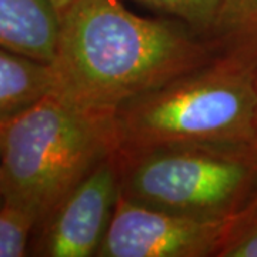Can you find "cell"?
Wrapping results in <instances>:
<instances>
[{
	"label": "cell",
	"instance_id": "obj_5",
	"mask_svg": "<svg viewBox=\"0 0 257 257\" xmlns=\"http://www.w3.org/2000/svg\"><path fill=\"white\" fill-rule=\"evenodd\" d=\"M231 220H200L119 197L97 257H219Z\"/></svg>",
	"mask_w": 257,
	"mask_h": 257
},
{
	"label": "cell",
	"instance_id": "obj_11",
	"mask_svg": "<svg viewBox=\"0 0 257 257\" xmlns=\"http://www.w3.org/2000/svg\"><path fill=\"white\" fill-rule=\"evenodd\" d=\"M36 229V219L18 204L2 202L0 207V257L29 254V243Z\"/></svg>",
	"mask_w": 257,
	"mask_h": 257
},
{
	"label": "cell",
	"instance_id": "obj_14",
	"mask_svg": "<svg viewBox=\"0 0 257 257\" xmlns=\"http://www.w3.org/2000/svg\"><path fill=\"white\" fill-rule=\"evenodd\" d=\"M256 92H257V74H256ZM256 135H257V111H256ZM256 145H257V136H256Z\"/></svg>",
	"mask_w": 257,
	"mask_h": 257
},
{
	"label": "cell",
	"instance_id": "obj_3",
	"mask_svg": "<svg viewBox=\"0 0 257 257\" xmlns=\"http://www.w3.org/2000/svg\"><path fill=\"white\" fill-rule=\"evenodd\" d=\"M256 74L214 57L114 111L116 155L192 145H256Z\"/></svg>",
	"mask_w": 257,
	"mask_h": 257
},
{
	"label": "cell",
	"instance_id": "obj_7",
	"mask_svg": "<svg viewBox=\"0 0 257 257\" xmlns=\"http://www.w3.org/2000/svg\"><path fill=\"white\" fill-rule=\"evenodd\" d=\"M60 12L52 0H0V46L53 63L60 39Z\"/></svg>",
	"mask_w": 257,
	"mask_h": 257
},
{
	"label": "cell",
	"instance_id": "obj_13",
	"mask_svg": "<svg viewBox=\"0 0 257 257\" xmlns=\"http://www.w3.org/2000/svg\"><path fill=\"white\" fill-rule=\"evenodd\" d=\"M52 2H53V5L56 6V9L62 13L67 6H70V5L73 3L74 0H52Z\"/></svg>",
	"mask_w": 257,
	"mask_h": 257
},
{
	"label": "cell",
	"instance_id": "obj_12",
	"mask_svg": "<svg viewBox=\"0 0 257 257\" xmlns=\"http://www.w3.org/2000/svg\"><path fill=\"white\" fill-rule=\"evenodd\" d=\"M219 257H257V190L231 220Z\"/></svg>",
	"mask_w": 257,
	"mask_h": 257
},
{
	"label": "cell",
	"instance_id": "obj_6",
	"mask_svg": "<svg viewBox=\"0 0 257 257\" xmlns=\"http://www.w3.org/2000/svg\"><path fill=\"white\" fill-rule=\"evenodd\" d=\"M120 197L116 153L96 166L33 233V256H96Z\"/></svg>",
	"mask_w": 257,
	"mask_h": 257
},
{
	"label": "cell",
	"instance_id": "obj_8",
	"mask_svg": "<svg viewBox=\"0 0 257 257\" xmlns=\"http://www.w3.org/2000/svg\"><path fill=\"white\" fill-rule=\"evenodd\" d=\"M55 92L52 64L0 49V123L33 109Z\"/></svg>",
	"mask_w": 257,
	"mask_h": 257
},
{
	"label": "cell",
	"instance_id": "obj_2",
	"mask_svg": "<svg viewBox=\"0 0 257 257\" xmlns=\"http://www.w3.org/2000/svg\"><path fill=\"white\" fill-rule=\"evenodd\" d=\"M116 149L114 111L87 109L52 94L0 123L2 202L28 210L37 229Z\"/></svg>",
	"mask_w": 257,
	"mask_h": 257
},
{
	"label": "cell",
	"instance_id": "obj_4",
	"mask_svg": "<svg viewBox=\"0 0 257 257\" xmlns=\"http://www.w3.org/2000/svg\"><path fill=\"white\" fill-rule=\"evenodd\" d=\"M120 196L200 220H233L257 190V145H192L116 155Z\"/></svg>",
	"mask_w": 257,
	"mask_h": 257
},
{
	"label": "cell",
	"instance_id": "obj_9",
	"mask_svg": "<svg viewBox=\"0 0 257 257\" xmlns=\"http://www.w3.org/2000/svg\"><path fill=\"white\" fill-rule=\"evenodd\" d=\"M206 40L216 57L230 59L257 74V0H221Z\"/></svg>",
	"mask_w": 257,
	"mask_h": 257
},
{
	"label": "cell",
	"instance_id": "obj_1",
	"mask_svg": "<svg viewBox=\"0 0 257 257\" xmlns=\"http://www.w3.org/2000/svg\"><path fill=\"white\" fill-rule=\"evenodd\" d=\"M55 96L116 111L211 62L209 42L175 18H145L120 0H74L60 13Z\"/></svg>",
	"mask_w": 257,
	"mask_h": 257
},
{
	"label": "cell",
	"instance_id": "obj_10",
	"mask_svg": "<svg viewBox=\"0 0 257 257\" xmlns=\"http://www.w3.org/2000/svg\"><path fill=\"white\" fill-rule=\"evenodd\" d=\"M169 18L182 20L204 39L214 25L221 0H133Z\"/></svg>",
	"mask_w": 257,
	"mask_h": 257
}]
</instances>
